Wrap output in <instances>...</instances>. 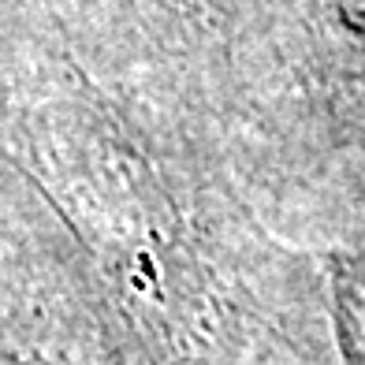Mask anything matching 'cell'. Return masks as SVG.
<instances>
[{"instance_id":"1","label":"cell","mask_w":365,"mask_h":365,"mask_svg":"<svg viewBox=\"0 0 365 365\" xmlns=\"http://www.w3.org/2000/svg\"><path fill=\"white\" fill-rule=\"evenodd\" d=\"M336 336L343 358L365 365V257L336 264Z\"/></svg>"}]
</instances>
